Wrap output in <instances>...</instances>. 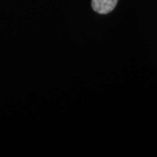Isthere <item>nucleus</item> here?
Returning <instances> with one entry per match:
<instances>
[{
  "label": "nucleus",
  "instance_id": "1",
  "mask_svg": "<svg viewBox=\"0 0 157 157\" xmlns=\"http://www.w3.org/2000/svg\"><path fill=\"white\" fill-rule=\"evenodd\" d=\"M118 0H92L93 9L100 14H107L115 8Z\"/></svg>",
  "mask_w": 157,
  "mask_h": 157
}]
</instances>
